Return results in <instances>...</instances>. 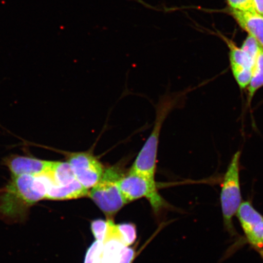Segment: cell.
<instances>
[{
	"label": "cell",
	"instance_id": "cell-14",
	"mask_svg": "<svg viewBox=\"0 0 263 263\" xmlns=\"http://www.w3.org/2000/svg\"><path fill=\"white\" fill-rule=\"evenodd\" d=\"M121 240L126 247L133 244L137 239L136 227L133 223H121L117 225Z\"/></svg>",
	"mask_w": 263,
	"mask_h": 263
},
{
	"label": "cell",
	"instance_id": "cell-8",
	"mask_svg": "<svg viewBox=\"0 0 263 263\" xmlns=\"http://www.w3.org/2000/svg\"><path fill=\"white\" fill-rule=\"evenodd\" d=\"M3 164L8 167L12 176L21 175L38 176L48 170L51 162L33 156L11 154L4 158Z\"/></svg>",
	"mask_w": 263,
	"mask_h": 263
},
{
	"label": "cell",
	"instance_id": "cell-1",
	"mask_svg": "<svg viewBox=\"0 0 263 263\" xmlns=\"http://www.w3.org/2000/svg\"><path fill=\"white\" fill-rule=\"evenodd\" d=\"M49 179L45 173L38 176H12L7 185L0 190V210L8 214L28 209L45 199Z\"/></svg>",
	"mask_w": 263,
	"mask_h": 263
},
{
	"label": "cell",
	"instance_id": "cell-11",
	"mask_svg": "<svg viewBox=\"0 0 263 263\" xmlns=\"http://www.w3.org/2000/svg\"><path fill=\"white\" fill-rule=\"evenodd\" d=\"M45 173L50 179L49 186H67L78 180L67 162H51L50 167Z\"/></svg>",
	"mask_w": 263,
	"mask_h": 263
},
{
	"label": "cell",
	"instance_id": "cell-6",
	"mask_svg": "<svg viewBox=\"0 0 263 263\" xmlns=\"http://www.w3.org/2000/svg\"><path fill=\"white\" fill-rule=\"evenodd\" d=\"M63 153L82 186L90 191L97 185L106 169L97 157L90 151Z\"/></svg>",
	"mask_w": 263,
	"mask_h": 263
},
{
	"label": "cell",
	"instance_id": "cell-7",
	"mask_svg": "<svg viewBox=\"0 0 263 263\" xmlns=\"http://www.w3.org/2000/svg\"><path fill=\"white\" fill-rule=\"evenodd\" d=\"M247 241L258 252L263 249V216L251 202H242L236 215Z\"/></svg>",
	"mask_w": 263,
	"mask_h": 263
},
{
	"label": "cell",
	"instance_id": "cell-15",
	"mask_svg": "<svg viewBox=\"0 0 263 263\" xmlns=\"http://www.w3.org/2000/svg\"><path fill=\"white\" fill-rule=\"evenodd\" d=\"M108 228V221L102 219L95 220L91 222V230L96 241L103 242Z\"/></svg>",
	"mask_w": 263,
	"mask_h": 263
},
{
	"label": "cell",
	"instance_id": "cell-10",
	"mask_svg": "<svg viewBox=\"0 0 263 263\" xmlns=\"http://www.w3.org/2000/svg\"><path fill=\"white\" fill-rule=\"evenodd\" d=\"M89 191L85 189L78 180L67 186H51L47 191L45 199L65 200L88 196Z\"/></svg>",
	"mask_w": 263,
	"mask_h": 263
},
{
	"label": "cell",
	"instance_id": "cell-19",
	"mask_svg": "<svg viewBox=\"0 0 263 263\" xmlns=\"http://www.w3.org/2000/svg\"><path fill=\"white\" fill-rule=\"evenodd\" d=\"M253 11L263 15V0H252Z\"/></svg>",
	"mask_w": 263,
	"mask_h": 263
},
{
	"label": "cell",
	"instance_id": "cell-2",
	"mask_svg": "<svg viewBox=\"0 0 263 263\" xmlns=\"http://www.w3.org/2000/svg\"><path fill=\"white\" fill-rule=\"evenodd\" d=\"M124 173L121 165L106 167L100 182L88 194V196L110 219L127 204L118 185Z\"/></svg>",
	"mask_w": 263,
	"mask_h": 263
},
{
	"label": "cell",
	"instance_id": "cell-9",
	"mask_svg": "<svg viewBox=\"0 0 263 263\" xmlns=\"http://www.w3.org/2000/svg\"><path fill=\"white\" fill-rule=\"evenodd\" d=\"M230 12L240 27L248 32L263 48V15L248 10L230 9Z\"/></svg>",
	"mask_w": 263,
	"mask_h": 263
},
{
	"label": "cell",
	"instance_id": "cell-16",
	"mask_svg": "<svg viewBox=\"0 0 263 263\" xmlns=\"http://www.w3.org/2000/svg\"><path fill=\"white\" fill-rule=\"evenodd\" d=\"M103 242L96 241L87 250L84 263H95L103 248Z\"/></svg>",
	"mask_w": 263,
	"mask_h": 263
},
{
	"label": "cell",
	"instance_id": "cell-13",
	"mask_svg": "<svg viewBox=\"0 0 263 263\" xmlns=\"http://www.w3.org/2000/svg\"><path fill=\"white\" fill-rule=\"evenodd\" d=\"M263 86V48L260 47L255 59L253 68L251 82L249 85V98L254 96L255 92Z\"/></svg>",
	"mask_w": 263,
	"mask_h": 263
},
{
	"label": "cell",
	"instance_id": "cell-20",
	"mask_svg": "<svg viewBox=\"0 0 263 263\" xmlns=\"http://www.w3.org/2000/svg\"><path fill=\"white\" fill-rule=\"evenodd\" d=\"M258 252H259V254L261 255V257L262 258V260H263V249L261 250V251H258Z\"/></svg>",
	"mask_w": 263,
	"mask_h": 263
},
{
	"label": "cell",
	"instance_id": "cell-5",
	"mask_svg": "<svg viewBox=\"0 0 263 263\" xmlns=\"http://www.w3.org/2000/svg\"><path fill=\"white\" fill-rule=\"evenodd\" d=\"M121 193L127 203L140 198H146L156 212L164 206V201L158 193L156 180L129 170L118 182Z\"/></svg>",
	"mask_w": 263,
	"mask_h": 263
},
{
	"label": "cell",
	"instance_id": "cell-4",
	"mask_svg": "<svg viewBox=\"0 0 263 263\" xmlns=\"http://www.w3.org/2000/svg\"><path fill=\"white\" fill-rule=\"evenodd\" d=\"M240 157V151L233 156L223 178L220 197L223 225L232 235L235 234L233 217L236 216L242 202L239 182Z\"/></svg>",
	"mask_w": 263,
	"mask_h": 263
},
{
	"label": "cell",
	"instance_id": "cell-17",
	"mask_svg": "<svg viewBox=\"0 0 263 263\" xmlns=\"http://www.w3.org/2000/svg\"><path fill=\"white\" fill-rule=\"evenodd\" d=\"M136 256V251L129 247H125L121 251L116 263H132Z\"/></svg>",
	"mask_w": 263,
	"mask_h": 263
},
{
	"label": "cell",
	"instance_id": "cell-12",
	"mask_svg": "<svg viewBox=\"0 0 263 263\" xmlns=\"http://www.w3.org/2000/svg\"><path fill=\"white\" fill-rule=\"evenodd\" d=\"M230 49V61L232 70H249L253 71L256 58L252 57L243 49L236 47L235 43L222 37Z\"/></svg>",
	"mask_w": 263,
	"mask_h": 263
},
{
	"label": "cell",
	"instance_id": "cell-18",
	"mask_svg": "<svg viewBox=\"0 0 263 263\" xmlns=\"http://www.w3.org/2000/svg\"><path fill=\"white\" fill-rule=\"evenodd\" d=\"M251 2L252 0H228L231 9L242 10V11H245V10L253 11Z\"/></svg>",
	"mask_w": 263,
	"mask_h": 263
},
{
	"label": "cell",
	"instance_id": "cell-3",
	"mask_svg": "<svg viewBox=\"0 0 263 263\" xmlns=\"http://www.w3.org/2000/svg\"><path fill=\"white\" fill-rule=\"evenodd\" d=\"M172 98H164L157 107L155 124L149 137L135 160L130 170L156 180L158 147L162 124L174 106Z\"/></svg>",
	"mask_w": 263,
	"mask_h": 263
}]
</instances>
